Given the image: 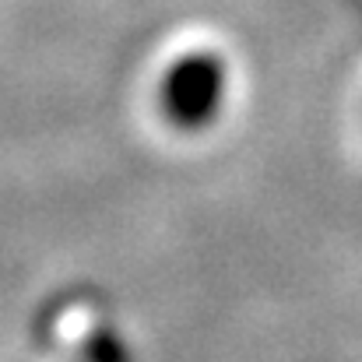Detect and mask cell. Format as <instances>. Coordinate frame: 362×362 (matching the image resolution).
<instances>
[{
  "mask_svg": "<svg viewBox=\"0 0 362 362\" xmlns=\"http://www.w3.org/2000/svg\"><path fill=\"white\" fill-rule=\"evenodd\" d=\"M222 99H226V67L211 53H190L176 60L158 88L162 113L183 130L211 123L222 110Z\"/></svg>",
  "mask_w": 362,
  "mask_h": 362,
  "instance_id": "1",
  "label": "cell"
}]
</instances>
